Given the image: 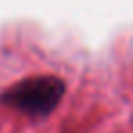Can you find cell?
Returning a JSON list of instances; mask_svg holds the SVG:
<instances>
[{"label":"cell","instance_id":"6da1fadb","mask_svg":"<svg viewBox=\"0 0 133 133\" xmlns=\"http://www.w3.org/2000/svg\"><path fill=\"white\" fill-rule=\"evenodd\" d=\"M66 93V82L57 75L26 77L0 93V104L31 118L49 117Z\"/></svg>","mask_w":133,"mask_h":133}]
</instances>
